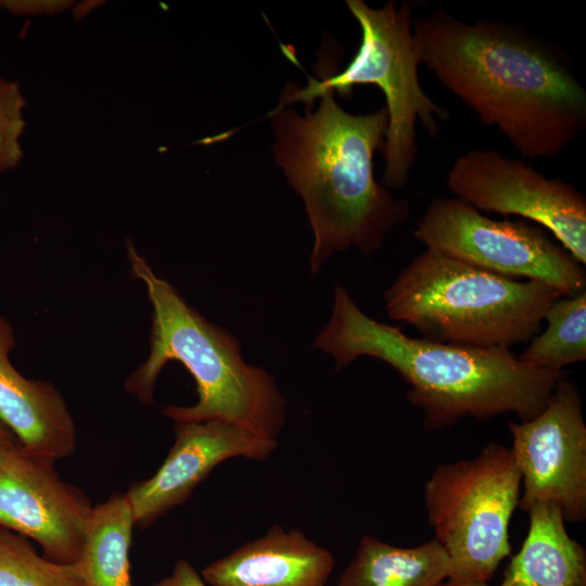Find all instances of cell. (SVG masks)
Wrapping results in <instances>:
<instances>
[{
	"label": "cell",
	"mask_w": 586,
	"mask_h": 586,
	"mask_svg": "<svg viewBox=\"0 0 586 586\" xmlns=\"http://www.w3.org/2000/svg\"><path fill=\"white\" fill-rule=\"evenodd\" d=\"M420 64L530 160L560 155L586 126V90L560 48L519 25L438 5L413 18Z\"/></svg>",
	"instance_id": "cell-1"
},
{
	"label": "cell",
	"mask_w": 586,
	"mask_h": 586,
	"mask_svg": "<svg viewBox=\"0 0 586 586\" xmlns=\"http://www.w3.org/2000/svg\"><path fill=\"white\" fill-rule=\"evenodd\" d=\"M334 94L321 93L318 107L304 115L279 104L269 113L276 164L302 198L314 233L313 276L335 252L375 253L410 213L406 200L374 178L373 156L383 148L388 123L385 106L351 114Z\"/></svg>",
	"instance_id": "cell-2"
},
{
	"label": "cell",
	"mask_w": 586,
	"mask_h": 586,
	"mask_svg": "<svg viewBox=\"0 0 586 586\" xmlns=\"http://www.w3.org/2000/svg\"><path fill=\"white\" fill-rule=\"evenodd\" d=\"M314 347L332 356L337 369L361 356L384 361L409 384L407 399L423 413L429 431L513 413L537 416L565 371L527 365L510 348L467 347L410 337L400 328L366 315L346 289L334 285L333 311Z\"/></svg>",
	"instance_id": "cell-3"
},
{
	"label": "cell",
	"mask_w": 586,
	"mask_h": 586,
	"mask_svg": "<svg viewBox=\"0 0 586 586\" xmlns=\"http://www.w3.org/2000/svg\"><path fill=\"white\" fill-rule=\"evenodd\" d=\"M132 276L146 289L152 305L150 352L126 380L125 390L143 404L154 403V386L168 361H178L196 384L198 402L166 406L177 422L226 421L276 438L285 423V398L263 368L245 362L237 337L205 319L165 279L158 277L132 242L127 241Z\"/></svg>",
	"instance_id": "cell-4"
},
{
	"label": "cell",
	"mask_w": 586,
	"mask_h": 586,
	"mask_svg": "<svg viewBox=\"0 0 586 586\" xmlns=\"http://www.w3.org/2000/svg\"><path fill=\"white\" fill-rule=\"evenodd\" d=\"M560 296L540 282L501 277L428 249L383 294L390 319L423 339L480 348L530 342Z\"/></svg>",
	"instance_id": "cell-5"
},
{
	"label": "cell",
	"mask_w": 586,
	"mask_h": 586,
	"mask_svg": "<svg viewBox=\"0 0 586 586\" xmlns=\"http://www.w3.org/2000/svg\"><path fill=\"white\" fill-rule=\"evenodd\" d=\"M346 7L357 21L361 40L359 48L341 72L309 78L301 88L288 82L279 105L303 102L310 109L315 99L327 90L341 95L354 86L375 85L385 97L387 129L382 152L385 160L382 186L399 189L407 184L418 152L416 125L420 122L431 138L440 132V123L448 119V111L423 90L412 33V3L391 0L377 9L364 0H347Z\"/></svg>",
	"instance_id": "cell-6"
},
{
	"label": "cell",
	"mask_w": 586,
	"mask_h": 586,
	"mask_svg": "<svg viewBox=\"0 0 586 586\" xmlns=\"http://www.w3.org/2000/svg\"><path fill=\"white\" fill-rule=\"evenodd\" d=\"M520 496V471L500 444L436 467L424 484V505L449 560L447 579L487 583L510 555L508 528Z\"/></svg>",
	"instance_id": "cell-7"
},
{
	"label": "cell",
	"mask_w": 586,
	"mask_h": 586,
	"mask_svg": "<svg viewBox=\"0 0 586 586\" xmlns=\"http://www.w3.org/2000/svg\"><path fill=\"white\" fill-rule=\"evenodd\" d=\"M413 234L428 250L501 277L540 282L561 296L586 290L584 266L524 219L495 220L456 198H435Z\"/></svg>",
	"instance_id": "cell-8"
},
{
	"label": "cell",
	"mask_w": 586,
	"mask_h": 586,
	"mask_svg": "<svg viewBox=\"0 0 586 586\" xmlns=\"http://www.w3.org/2000/svg\"><path fill=\"white\" fill-rule=\"evenodd\" d=\"M446 183L456 199L477 211L535 222L586 265V198L570 182L548 178L521 158L472 149L454 162Z\"/></svg>",
	"instance_id": "cell-9"
},
{
	"label": "cell",
	"mask_w": 586,
	"mask_h": 586,
	"mask_svg": "<svg viewBox=\"0 0 586 586\" xmlns=\"http://www.w3.org/2000/svg\"><path fill=\"white\" fill-rule=\"evenodd\" d=\"M510 448L521 474L519 507L553 504L565 522L586 519V424L576 385L560 380L545 408L530 420L508 422Z\"/></svg>",
	"instance_id": "cell-10"
},
{
	"label": "cell",
	"mask_w": 586,
	"mask_h": 586,
	"mask_svg": "<svg viewBox=\"0 0 586 586\" xmlns=\"http://www.w3.org/2000/svg\"><path fill=\"white\" fill-rule=\"evenodd\" d=\"M54 463L20 442L0 449V526L35 540L50 561L76 563L93 507Z\"/></svg>",
	"instance_id": "cell-11"
},
{
	"label": "cell",
	"mask_w": 586,
	"mask_h": 586,
	"mask_svg": "<svg viewBox=\"0 0 586 586\" xmlns=\"http://www.w3.org/2000/svg\"><path fill=\"white\" fill-rule=\"evenodd\" d=\"M174 430V445L157 471L131 483L125 493L140 528L183 504L221 462L232 458L263 461L278 446L276 438L219 420L177 422Z\"/></svg>",
	"instance_id": "cell-12"
},
{
	"label": "cell",
	"mask_w": 586,
	"mask_h": 586,
	"mask_svg": "<svg viewBox=\"0 0 586 586\" xmlns=\"http://www.w3.org/2000/svg\"><path fill=\"white\" fill-rule=\"evenodd\" d=\"M14 330L0 315V418L27 450L54 461L72 456L77 431L67 404L50 382L25 378L10 354Z\"/></svg>",
	"instance_id": "cell-13"
},
{
	"label": "cell",
	"mask_w": 586,
	"mask_h": 586,
	"mask_svg": "<svg viewBox=\"0 0 586 586\" xmlns=\"http://www.w3.org/2000/svg\"><path fill=\"white\" fill-rule=\"evenodd\" d=\"M334 563L330 550L301 531L275 525L206 565L201 576L207 586H327Z\"/></svg>",
	"instance_id": "cell-14"
},
{
	"label": "cell",
	"mask_w": 586,
	"mask_h": 586,
	"mask_svg": "<svg viewBox=\"0 0 586 586\" xmlns=\"http://www.w3.org/2000/svg\"><path fill=\"white\" fill-rule=\"evenodd\" d=\"M527 513V535L499 586H586L585 549L569 535L559 507L540 502Z\"/></svg>",
	"instance_id": "cell-15"
},
{
	"label": "cell",
	"mask_w": 586,
	"mask_h": 586,
	"mask_svg": "<svg viewBox=\"0 0 586 586\" xmlns=\"http://www.w3.org/2000/svg\"><path fill=\"white\" fill-rule=\"evenodd\" d=\"M449 572L447 553L435 538L398 547L364 536L335 586H437Z\"/></svg>",
	"instance_id": "cell-16"
},
{
	"label": "cell",
	"mask_w": 586,
	"mask_h": 586,
	"mask_svg": "<svg viewBox=\"0 0 586 586\" xmlns=\"http://www.w3.org/2000/svg\"><path fill=\"white\" fill-rule=\"evenodd\" d=\"M135 519L126 494L93 507L78 563L85 586H132L129 549Z\"/></svg>",
	"instance_id": "cell-17"
},
{
	"label": "cell",
	"mask_w": 586,
	"mask_h": 586,
	"mask_svg": "<svg viewBox=\"0 0 586 586\" xmlns=\"http://www.w3.org/2000/svg\"><path fill=\"white\" fill-rule=\"evenodd\" d=\"M547 326L539 331L519 359L533 367L564 371L586 359V290L560 296L544 316Z\"/></svg>",
	"instance_id": "cell-18"
},
{
	"label": "cell",
	"mask_w": 586,
	"mask_h": 586,
	"mask_svg": "<svg viewBox=\"0 0 586 586\" xmlns=\"http://www.w3.org/2000/svg\"><path fill=\"white\" fill-rule=\"evenodd\" d=\"M0 586H85L80 565L38 555L28 538L0 526Z\"/></svg>",
	"instance_id": "cell-19"
},
{
	"label": "cell",
	"mask_w": 586,
	"mask_h": 586,
	"mask_svg": "<svg viewBox=\"0 0 586 586\" xmlns=\"http://www.w3.org/2000/svg\"><path fill=\"white\" fill-rule=\"evenodd\" d=\"M24 106L18 85L0 78V171L14 168L23 157Z\"/></svg>",
	"instance_id": "cell-20"
},
{
	"label": "cell",
	"mask_w": 586,
	"mask_h": 586,
	"mask_svg": "<svg viewBox=\"0 0 586 586\" xmlns=\"http://www.w3.org/2000/svg\"><path fill=\"white\" fill-rule=\"evenodd\" d=\"M152 586H207L193 565L187 560H178L169 575Z\"/></svg>",
	"instance_id": "cell-21"
},
{
	"label": "cell",
	"mask_w": 586,
	"mask_h": 586,
	"mask_svg": "<svg viewBox=\"0 0 586 586\" xmlns=\"http://www.w3.org/2000/svg\"><path fill=\"white\" fill-rule=\"evenodd\" d=\"M18 442L13 432L0 418V449Z\"/></svg>",
	"instance_id": "cell-22"
},
{
	"label": "cell",
	"mask_w": 586,
	"mask_h": 586,
	"mask_svg": "<svg viewBox=\"0 0 586 586\" xmlns=\"http://www.w3.org/2000/svg\"><path fill=\"white\" fill-rule=\"evenodd\" d=\"M437 586H488V585L487 583H482V582H460V581L446 579L443 583L438 584Z\"/></svg>",
	"instance_id": "cell-23"
}]
</instances>
